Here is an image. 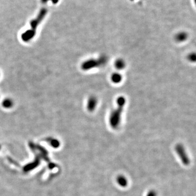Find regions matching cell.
<instances>
[{
    "instance_id": "6da1fadb",
    "label": "cell",
    "mask_w": 196,
    "mask_h": 196,
    "mask_svg": "<svg viewBox=\"0 0 196 196\" xmlns=\"http://www.w3.org/2000/svg\"><path fill=\"white\" fill-rule=\"evenodd\" d=\"M117 107L113 110L109 116V122L113 129H117L119 125L121 119V114L123 107L125 103V100L123 97H119L117 99Z\"/></svg>"
},
{
    "instance_id": "7a4b0ae2",
    "label": "cell",
    "mask_w": 196,
    "mask_h": 196,
    "mask_svg": "<svg viewBox=\"0 0 196 196\" xmlns=\"http://www.w3.org/2000/svg\"><path fill=\"white\" fill-rule=\"evenodd\" d=\"M107 62V58L105 56L99 57L98 59H90L86 60L82 64L81 68L83 70H88L90 69L103 65Z\"/></svg>"
},
{
    "instance_id": "3957f363",
    "label": "cell",
    "mask_w": 196,
    "mask_h": 196,
    "mask_svg": "<svg viewBox=\"0 0 196 196\" xmlns=\"http://www.w3.org/2000/svg\"><path fill=\"white\" fill-rule=\"evenodd\" d=\"M47 13V9L46 8H42L41 9L38 15L35 18V19H33L30 21V26L31 27V30L33 31L36 32L37 28L38 27V25L41 24V22L43 21Z\"/></svg>"
},
{
    "instance_id": "277c9868",
    "label": "cell",
    "mask_w": 196,
    "mask_h": 196,
    "mask_svg": "<svg viewBox=\"0 0 196 196\" xmlns=\"http://www.w3.org/2000/svg\"><path fill=\"white\" fill-rule=\"evenodd\" d=\"M175 151L181 161L182 163L185 166L189 165L190 163V160L186 154L184 147L182 144H178L176 145Z\"/></svg>"
},
{
    "instance_id": "5b68a950",
    "label": "cell",
    "mask_w": 196,
    "mask_h": 196,
    "mask_svg": "<svg viewBox=\"0 0 196 196\" xmlns=\"http://www.w3.org/2000/svg\"><path fill=\"white\" fill-rule=\"evenodd\" d=\"M36 32L33 31L32 30H28L23 33L21 34V39L24 42H28L32 40L34 37L35 36Z\"/></svg>"
},
{
    "instance_id": "8992f818",
    "label": "cell",
    "mask_w": 196,
    "mask_h": 196,
    "mask_svg": "<svg viewBox=\"0 0 196 196\" xmlns=\"http://www.w3.org/2000/svg\"><path fill=\"white\" fill-rule=\"evenodd\" d=\"M97 99L95 96H91L88 101L87 103V109L90 111H93L97 105Z\"/></svg>"
},
{
    "instance_id": "52a82bcc",
    "label": "cell",
    "mask_w": 196,
    "mask_h": 196,
    "mask_svg": "<svg viewBox=\"0 0 196 196\" xmlns=\"http://www.w3.org/2000/svg\"><path fill=\"white\" fill-rule=\"evenodd\" d=\"M117 184L122 188H125L128 184V180L123 175H119L116 179Z\"/></svg>"
},
{
    "instance_id": "ba28073f",
    "label": "cell",
    "mask_w": 196,
    "mask_h": 196,
    "mask_svg": "<svg viewBox=\"0 0 196 196\" xmlns=\"http://www.w3.org/2000/svg\"><path fill=\"white\" fill-rule=\"evenodd\" d=\"M188 38V35L185 32H180L175 36V39L178 41L182 42L185 41Z\"/></svg>"
},
{
    "instance_id": "9c48e42d",
    "label": "cell",
    "mask_w": 196,
    "mask_h": 196,
    "mask_svg": "<svg viewBox=\"0 0 196 196\" xmlns=\"http://www.w3.org/2000/svg\"><path fill=\"white\" fill-rule=\"evenodd\" d=\"M13 105V101L11 99H5L2 102V106L5 109H9Z\"/></svg>"
},
{
    "instance_id": "30bf717a",
    "label": "cell",
    "mask_w": 196,
    "mask_h": 196,
    "mask_svg": "<svg viewBox=\"0 0 196 196\" xmlns=\"http://www.w3.org/2000/svg\"><path fill=\"white\" fill-rule=\"evenodd\" d=\"M122 77L119 74L115 73L112 74L111 76V80L112 82L115 83H118L122 81Z\"/></svg>"
},
{
    "instance_id": "8fae6325",
    "label": "cell",
    "mask_w": 196,
    "mask_h": 196,
    "mask_svg": "<svg viewBox=\"0 0 196 196\" xmlns=\"http://www.w3.org/2000/svg\"><path fill=\"white\" fill-rule=\"evenodd\" d=\"M39 163V161L38 160H37L35 162H34L33 163H30L29 165H28L27 166L24 167V171H30L31 169L35 168L37 166H38Z\"/></svg>"
},
{
    "instance_id": "7c38bea8",
    "label": "cell",
    "mask_w": 196,
    "mask_h": 196,
    "mask_svg": "<svg viewBox=\"0 0 196 196\" xmlns=\"http://www.w3.org/2000/svg\"><path fill=\"white\" fill-rule=\"evenodd\" d=\"M125 62L122 60H118L115 63L116 67L118 69H122L125 67Z\"/></svg>"
},
{
    "instance_id": "4fadbf2b",
    "label": "cell",
    "mask_w": 196,
    "mask_h": 196,
    "mask_svg": "<svg viewBox=\"0 0 196 196\" xmlns=\"http://www.w3.org/2000/svg\"><path fill=\"white\" fill-rule=\"evenodd\" d=\"M47 141L50 142V143L51 144L52 147H54V148H57V147L60 146V142L56 139L49 138V139H47Z\"/></svg>"
},
{
    "instance_id": "5bb4252c",
    "label": "cell",
    "mask_w": 196,
    "mask_h": 196,
    "mask_svg": "<svg viewBox=\"0 0 196 196\" xmlns=\"http://www.w3.org/2000/svg\"><path fill=\"white\" fill-rule=\"evenodd\" d=\"M41 1L43 4L44 3H46L49 1H51L53 4H56V3L58 2L59 0H41Z\"/></svg>"
},
{
    "instance_id": "9a60e30c",
    "label": "cell",
    "mask_w": 196,
    "mask_h": 196,
    "mask_svg": "<svg viewBox=\"0 0 196 196\" xmlns=\"http://www.w3.org/2000/svg\"><path fill=\"white\" fill-rule=\"evenodd\" d=\"M157 196V193L156 192V191L154 190H151L149 191V192H148L146 196Z\"/></svg>"
},
{
    "instance_id": "2e32d148",
    "label": "cell",
    "mask_w": 196,
    "mask_h": 196,
    "mask_svg": "<svg viewBox=\"0 0 196 196\" xmlns=\"http://www.w3.org/2000/svg\"><path fill=\"white\" fill-rule=\"evenodd\" d=\"M189 58H190V60H192V61H193L192 58H193V60H195V54H194L193 56H192V54H191L190 56H189Z\"/></svg>"
},
{
    "instance_id": "e0dca14e",
    "label": "cell",
    "mask_w": 196,
    "mask_h": 196,
    "mask_svg": "<svg viewBox=\"0 0 196 196\" xmlns=\"http://www.w3.org/2000/svg\"><path fill=\"white\" fill-rule=\"evenodd\" d=\"M130 1H134V0H130Z\"/></svg>"
},
{
    "instance_id": "ac0fdd59",
    "label": "cell",
    "mask_w": 196,
    "mask_h": 196,
    "mask_svg": "<svg viewBox=\"0 0 196 196\" xmlns=\"http://www.w3.org/2000/svg\"><path fill=\"white\" fill-rule=\"evenodd\" d=\"M0 148H1V147H0Z\"/></svg>"
}]
</instances>
